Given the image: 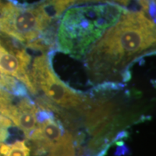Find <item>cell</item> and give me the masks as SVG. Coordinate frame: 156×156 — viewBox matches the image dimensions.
Returning a JSON list of instances; mask_svg holds the SVG:
<instances>
[{"mask_svg": "<svg viewBox=\"0 0 156 156\" xmlns=\"http://www.w3.org/2000/svg\"><path fill=\"white\" fill-rule=\"evenodd\" d=\"M155 23L144 11L126 10L85 55V67L93 85L130 79V66L155 52Z\"/></svg>", "mask_w": 156, "mask_h": 156, "instance_id": "cell-1", "label": "cell"}, {"mask_svg": "<svg viewBox=\"0 0 156 156\" xmlns=\"http://www.w3.org/2000/svg\"><path fill=\"white\" fill-rule=\"evenodd\" d=\"M126 10L123 6L111 2L75 5L66 9L57 29L58 51L76 59L85 58Z\"/></svg>", "mask_w": 156, "mask_h": 156, "instance_id": "cell-2", "label": "cell"}, {"mask_svg": "<svg viewBox=\"0 0 156 156\" xmlns=\"http://www.w3.org/2000/svg\"><path fill=\"white\" fill-rule=\"evenodd\" d=\"M29 77L36 94L44 93V99H38L37 103L41 108L51 111L60 107L84 114L90 103L89 98L73 89L58 77L52 67L51 56L46 52L34 58Z\"/></svg>", "mask_w": 156, "mask_h": 156, "instance_id": "cell-3", "label": "cell"}, {"mask_svg": "<svg viewBox=\"0 0 156 156\" xmlns=\"http://www.w3.org/2000/svg\"><path fill=\"white\" fill-rule=\"evenodd\" d=\"M53 20L41 3L22 7L7 2L0 12V34L33 49L44 51L48 46L42 37Z\"/></svg>", "mask_w": 156, "mask_h": 156, "instance_id": "cell-4", "label": "cell"}, {"mask_svg": "<svg viewBox=\"0 0 156 156\" xmlns=\"http://www.w3.org/2000/svg\"><path fill=\"white\" fill-rule=\"evenodd\" d=\"M31 56L13 39L0 34V75L12 77L20 82L30 92L36 95L29 77Z\"/></svg>", "mask_w": 156, "mask_h": 156, "instance_id": "cell-5", "label": "cell"}, {"mask_svg": "<svg viewBox=\"0 0 156 156\" xmlns=\"http://www.w3.org/2000/svg\"><path fill=\"white\" fill-rule=\"evenodd\" d=\"M38 108V125L28 140L34 144L38 153H43L49 151L65 132L51 111Z\"/></svg>", "mask_w": 156, "mask_h": 156, "instance_id": "cell-6", "label": "cell"}, {"mask_svg": "<svg viewBox=\"0 0 156 156\" xmlns=\"http://www.w3.org/2000/svg\"><path fill=\"white\" fill-rule=\"evenodd\" d=\"M38 106L28 96L22 97L0 110V114L12 122L28 139L38 125Z\"/></svg>", "mask_w": 156, "mask_h": 156, "instance_id": "cell-7", "label": "cell"}, {"mask_svg": "<svg viewBox=\"0 0 156 156\" xmlns=\"http://www.w3.org/2000/svg\"><path fill=\"white\" fill-rule=\"evenodd\" d=\"M129 2L130 0H44L41 5L52 18L56 19L62 16L66 9L79 4L111 2L125 7Z\"/></svg>", "mask_w": 156, "mask_h": 156, "instance_id": "cell-8", "label": "cell"}, {"mask_svg": "<svg viewBox=\"0 0 156 156\" xmlns=\"http://www.w3.org/2000/svg\"><path fill=\"white\" fill-rule=\"evenodd\" d=\"M48 156H75L73 135L65 132L49 150Z\"/></svg>", "mask_w": 156, "mask_h": 156, "instance_id": "cell-9", "label": "cell"}, {"mask_svg": "<svg viewBox=\"0 0 156 156\" xmlns=\"http://www.w3.org/2000/svg\"><path fill=\"white\" fill-rule=\"evenodd\" d=\"M30 153V147L25 140H18L12 144L0 142V156H29Z\"/></svg>", "mask_w": 156, "mask_h": 156, "instance_id": "cell-10", "label": "cell"}, {"mask_svg": "<svg viewBox=\"0 0 156 156\" xmlns=\"http://www.w3.org/2000/svg\"><path fill=\"white\" fill-rule=\"evenodd\" d=\"M12 126V122L7 117L0 114V142L5 141L8 137V129Z\"/></svg>", "mask_w": 156, "mask_h": 156, "instance_id": "cell-11", "label": "cell"}, {"mask_svg": "<svg viewBox=\"0 0 156 156\" xmlns=\"http://www.w3.org/2000/svg\"><path fill=\"white\" fill-rule=\"evenodd\" d=\"M3 6H4V5H3L2 2V0H0V12H1V10H2V9Z\"/></svg>", "mask_w": 156, "mask_h": 156, "instance_id": "cell-12", "label": "cell"}]
</instances>
